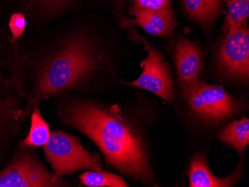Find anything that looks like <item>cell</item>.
<instances>
[{"label": "cell", "mask_w": 249, "mask_h": 187, "mask_svg": "<svg viewBox=\"0 0 249 187\" xmlns=\"http://www.w3.org/2000/svg\"><path fill=\"white\" fill-rule=\"evenodd\" d=\"M64 115L67 122L96 143L112 167L157 187L142 139L117 109L75 100L66 105Z\"/></svg>", "instance_id": "cell-1"}, {"label": "cell", "mask_w": 249, "mask_h": 187, "mask_svg": "<svg viewBox=\"0 0 249 187\" xmlns=\"http://www.w3.org/2000/svg\"><path fill=\"white\" fill-rule=\"evenodd\" d=\"M97 63L93 50L85 39L71 40L40 72L37 95L49 97L72 87L89 75Z\"/></svg>", "instance_id": "cell-2"}, {"label": "cell", "mask_w": 249, "mask_h": 187, "mask_svg": "<svg viewBox=\"0 0 249 187\" xmlns=\"http://www.w3.org/2000/svg\"><path fill=\"white\" fill-rule=\"evenodd\" d=\"M182 92L192 113L207 123L224 122L240 110L238 102L217 85L198 81Z\"/></svg>", "instance_id": "cell-3"}, {"label": "cell", "mask_w": 249, "mask_h": 187, "mask_svg": "<svg viewBox=\"0 0 249 187\" xmlns=\"http://www.w3.org/2000/svg\"><path fill=\"white\" fill-rule=\"evenodd\" d=\"M44 152L57 178L84 169L100 171L102 168L100 157L97 153L88 152L75 136L62 131L51 133L44 146Z\"/></svg>", "instance_id": "cell-4"}, {"label": "cell", "mask_w": 249, "mask_h": 187, "mask_svg": "<svg viewBox=\"0 0 249 187\" xmlns=\"http://www.w3.org/2000/svg\"><path fill=\"white\" fill-rule=\"evenodd\" d=\"M58 180L26 151L18 153L0 171V187H58Z\"/></svg>", "instance_id": "cell-5"}, {"label": "cell", "mask_w": 249, "mask_h": 187, "mask_svg": "<svg viewBox=\"0 0 249 187\" xmlns=\"http://www.w3.org/2000/svg\"><path fill=\"white\" fill-rule=\"evenodd\" d=\"M218 61L222 72L246 82L249 77V32L246 23L228 32L219 47Z\"/></svg>", "instance_id": "cell-6"}, {"label": "cell", "mask_w": 249, "mask_h": 187, "mask_svg": "<svg viewBox=\"0 0 249 187\" xmlns=\"http://www.w3.org/2000/svg\"><path fill=\"white\" fill-rule=\"evenodd\" d=\"M148 55L142 60V72L131 86L151 92L165 101L172 103L175 100L174 83L169 71V66L163 55L150 45L147 47Z\"/></svg>", "instance_id": "cell-7"}, {"label": "cell", "mask_w": 249, "mask_h": 187, "mask_svg": "<svg viewBox=\"0 0 249 187\" xmlns=\"http://www.w3.org/2000/svg\"><path fill=\"white\" fill-rule=\"evenodd\" d=\"M22 96L7 84L0 86V159L6 153L10 141L18 134L24 118Z\"/></svg>", "instance_id": "cell-8"}, {"label": "cell", "mask_w": 249, "mask_h": 187, "mask_svg": "<svg viewBox=\"0 0 249 187\" xmlns=\"http://www.w3.org/2000/svg\"><path fill=\"white\" fill-rule=\"evenodd\" d=\"M175 61L181 90L199 81L202 69L201 55L194 42L186 38L178 40L175 48Z\"/></svg>", "instance_id": "cell-9"}, {"label": "cell", "mask_w": 249, "mask_h": 187, "mask_svg": "<svg viewBox=\"0 0 249 187\" xmlns=\"http://www.w3.org/2000/svg\"><path fill=\"white\" fill-rule=\"evenodd\" d=\"M134 15L136 23L148 34L167 36L174 32L176 19L170 7L157 10L135 8Z\"/></svg>", "instance_id": "cell-10"}, {"label": "cell", "mask_w": 249, "mask_h": 187, "mask_svg": "<svg viewBox=\"0 0 249 187\" xmlns=\"http://www.w3.org/2000/svg\"><path fill=\"white\" fill-rule=\"evenodd\" d=\"M241 173L235 171L225 178L215 175L208 167L206 157L197 154L192 160L188 171L190 187H229L234 185Z\"/></svg>", "instance_id": "cell-11"}, {"label": "cell", "mask_w": 249, "mask_h": 187, "mask_svg": "<svg viewBox=\"0 0 249 187\" xmlns=\"http://www.w3.org/2000/svg\"><path fill=\"white\" fill-rule=\"evenodd\" d=\"M219 140L231 146L237 152L246 149L249 143V120L246 117L228 124L221 131Z\"/></svg>", "instance_id": "cell-12"}, {"label": "cell", "mask_w": 249, "mask_h": 187, "mask_svg": "<svg viewBox=\"0 0 249 187\" xmlns=\"http://www.w3.org/2000/svg\"><path fill=\"white\" fill-rule=\"evenodd\" d=\"M222 0H183L186 12L202 24H208L217 15Z\"/></svg>", "instance_id": "cell-13"}, {"label": "cell", "mask_w": 249, "mask_h": 187, "mask_svg": "<svg viewBox=\"0 0 249 187\" xmlns=\"http://www.w3.org/2000/svg\"><path fill=\"white\" fill-rule=\"evenodd\" d=\"M50 125L42 117L38 109L36 108L31 117V127L24 140L21 142L23 147H39L45 146L50 139Z\"/></svg>", "instance_id": "cell-14"}, {"label": "cell", "mask_w": 249, "mask_h": 187, "mask_svg": "<svg viewBox=\"0 0 249 187\" xmlns=\"http://www.w3.org/2000/svg\"><path fill=\"white\" fill-rule=\"evenodd\" d=\"M81 181L84 185L89 187H128V184L117 174L107 171H89L82 173Z\"/></svg>", "instance_id": "cell-15"}, {"label": "cell", "mask_w": 249, "mask_h": 187, "mask_svg": "<svg viewBox=\"0 0 249 187\" xmlns=\"http://www.w3.org/2000/svg\"><path fill=\"white\" fill-rule=\"evenodd\" d=\"M249 15V0H228V14L224 32H228L246 23Z\"/></svg>", "instance_id": "cell-16"}, {"label": "cell", "mask_w": 249, "mask_h": 187, "mask_svg": "<svg viewBox=\"0 0 249 187\" xmlns=\"http://www.w3.org/2000/svg\"><path fill=\"white\" fill-rule=\"evenodd\" d=\"M26 25V17L23 14L15 13L12 15L9 21V28L13 41L18 40L23 34Z\"/></svg>", "instance_id": "cell-17"}, {"label": "cell", "mask_w": 249, "mask_h": 187, "mask_svg": "<svg viewBox=\"0 0 249 187\" xmlns=\"http://www.w3.org/2000/svg\"><path fill=\"white\" fill-rule=\"evenodd\" d=\"M135 8L161 9L169 7L170 0H134Z\"/></svg>", "instance_id": "cell-18"}, {"label": "cell", "mask_w": 249, "mask_h": 187, "mask_svg": "<svg viewBox=\"0 0 249 187\" xmlns=\"http://www.w3.org/2000/svg\"><path fill=\"white\" fill-rule=\"evenodd\" d=\"M43 2L50 6H59L61 4L64 3L67 0H42Z\"/></svg>", "instance_id": "cell-19"}]
</instances>
